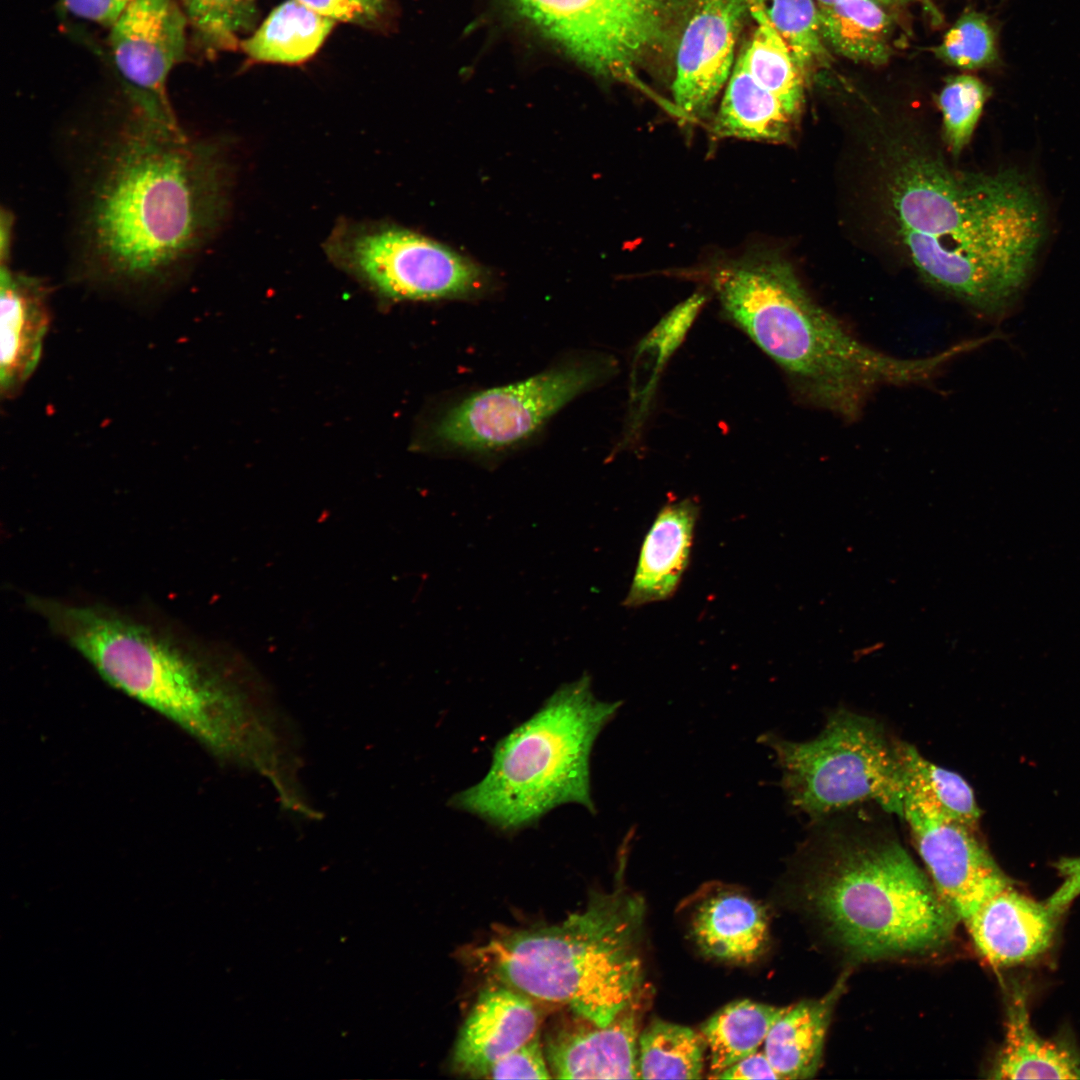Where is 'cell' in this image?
Returning a JSON list of instances; mask_svg holds the SVG:
<instances>
[{
    "instance_id": "8",
    "label": "cell",
    "mask_w": 1080,
    "mask_h": 1080,
    "mask_svg": "<svg viewBox=\"0 0 1080 1080\" xmlns=\"http://www.w3.org/2000/svg\"><path fill=\"white\" fill-rule=\"evenodd\" d=\"M758 740L774 754L788 805L810 823L865 804L902 818V741L877 719L841 708L809 740L792 741L774 732Z\"/></svg>"
},
{
    "instance_id": "40",
    "label": "cell",
    "mask_w": 1080,
    "mask_h": 1080,
    "mask_svg": "<svg viewBox=\"0 0 1080 1080\" xmlns=\"http://www.w3.org/2000/svg\"><path fill=\"white\" fill-rule=\"evenodd\" d=\"M716 1079H779L764 1051L759 1050L721 1071Z\"/></svg>"
},
{
    "instance_id": "6",
    "label": "cell",
    "mask_w": 1080,
    "mask_h": 1080,
    "mask_svg": "<svg viewBox=\"0 0 1080 1080\" xmlns=\"http://www.w3.org/2000/svg\"><path fill=\"white\" fill-rule=\"evenodd\" d=\"M643 918L641 897L617 889L559 923L498 932L470 959L498 983L606 1026L640 990Z\"/></svg>"
},
{
    "instance_id": "42",
    "label": "cell",
    "mask_w": 1080,
    "mask_h": 1080,
    "mask_svg": "<svg viewBox=\"0 0 1080 1080\" xmlns=\"http://www.w3.org/2000/svg\"><path fill=\"white\" fill-rule=\"evenodd\" d=\"M818 7L830 6L843 0H814ZM885 6L903 4L900 0H876Z\"/></svg>"
},
{
    "instance_id": "32",
    "label": "cell",
    "mask_w": 1080,
    "mask_h": 1080,
    "mask_svg": "<svg viewBox=\"0 0 1080 1080\" xmlns=\"http://www.w3.org/2000/svg\"><path fill=\"white\" fill-rule=\"evenodd\" d=\"M257 0H180L189 26L212 48H232L240 33L251 29Z\"/></svg>"
},
{
    "instance_id": "37",
    "label": "cell",
    "mask_w": 1080,
    "mask_h": 1080,
    "mask_svg": "<svg viewBox=\"0 0 1080 1080\" xmlns=\"http://www.w3.org/2000/svg\"><path fill=\"white\" fill-rule=\"evenodd\" d=\"M319 14L354 24H368L383 12L385 0H298Z\"/></svg>"
},
{
    "instance_id": "39",
    "label": "cell",
    "mask_w": 1080,
    "mask_h": 1080,
    "mask_svg": "<svg viewBox=\"0 0 1080 1080\" xmlns=\"http://www.w3.org/2000/svg\"><path fill=\"white\" fill-rule=\"evenodd\" d=\"M1054 866L1062 882L1045 903L1059 917L1080 895V856L1063 857Z\"/></svg>"
},
{
    "instance_id": "21",
    "label": "cell",
    "mask_w": 1080,
    "mask_h": 1080,
    "mask_svg": "<svg viewBox=\"0 0 1080 1080\" xmlns=\"http://www.w3.org/2000/svg\"><path fill=\"white\" fill-rule=\"evenodd\" d=\"M692 935L708 956L727 962L748 963L764 950L768 940L765 909L750 897L722 890L696 909Z\"/></svg>"
},
{
    "instance_id": "26",
    "label": "cell",
    "mask_w": 1080,
    "mask_h": 1080,
    "mask_svg": "<svg viewBox=\"0 0 1080 1080\" xmlns=\"http://www.w3.org/2000/svg\"><path fill=\"white\" fill-rule=\"evenodd\" d=\"M334 24L300 1L287 0L240 46L255 61L296 64L316 53Z\"/></svg>"
},
{
    "instance_id": "3",
    "label": "cell",
    "mask_w": 1080,
    "mask_h": 1080,
    "mask_svg": "<svg viewBox=\"0 0 1080 1080\" xmlns=\"http://www.w3.org/2000/svg\"><path fill=\"white\" fill-rule=\"evenodd\" d=\"M101 152L82 221L88 265L114 282L169 275L220 218L225 168L217 147L133 110Z\"/></svg>"
},
{
    "instance_id": "18",
    "label": "cell",
    "mask_w": 1080,
    "mask_h": 1080,
    "mask_svg": "<svg viewBox=\"0 0 1080 1080\" xmlns=\"http://www.w3.org/2000/svg\"><path fill=\"white\" fill-rule=\"evenodd\" d=\"M0 391L15 396L35 370L48 328L47 289L33 277L1 268Z\"/></svg>"
},
{
    "instance_id": "10",
    "label": "cell",
    "mask_w": 1080,
    "mask_h": 1080,
    "mask_svg": "<svg viewBox=\"0 0 1080 1080\" xmlns=\"http://www.w3.org/2000/svg\"><path fill=\"white\" fill-rule=\"evenodd\" d=\"M333 261L394 300L472 296L483 286L479 267L409 230L343 224L327 241Z\"/></svg>"
},
{
    "instance_id": "23",
    "label": "cell",
    "mask_w": 1080,
    "mask_h": 1080,
    "mask_svg": "<svg viewBox=\"0 0 1080 1080\" xmlns=\"http://www.w3.org/2000/svg\"><path fill=\"white\" fill-rule=\"evenodd\" d=\"M1006 1036L993 1079H1080V1055L1042 1038L1032 1027L1026 993L1015 987L1007 1007Z\"/></svg>"
},
{
    "instance_id": "25",
    "label": "cell",
    "mask_w": 1080,
    "mask_h": 1080,
    "mask_svg": "<svg viewBox=\"0 0 1080 1080\" xmlns=\"http://www.w3.org/2000/svg\"><path fill=\"white\" fill-rule=\"evenodd\" d=\"M886 7L876 0H843L818 7L824 43L854 62L886 64L893 53L894 33Z\"/></svg>"
},
{
    "instance_id": "7",
    "label": "cell",
    "mask_w": 1080,
    "mask_h": 1080,
    "mask_svg": "<svg viewBox=\"0 0 1080 1080\" xmlns=\"http://www.w3.org/2000/svg\"><path fill=\"white\" fill-rule=\"evenodd\" d=\"M621 705L597 699L588 674L561 686L498 741L487 774L450 804L503 832L524 829L567 803L594 814L590 756Z\"/></svg>"
},
{
    "instance_id": "34",
    "label": "cell",
    "mask_w": 1080,
    "mask_h": 1080,
    "mask_svg": "<svg viewBox=\"0 0 1080 1080\" xmlns=\"http://www.w3.org/2000/svg\"><path fill=\"white\" fill-rule=\"evenodd\" d=\"M910 752L940 809L952 819L978 829L981 810L970 785L959 774L927 760L912 744Z\"/></svg>"
},
{
    "instance_id": "9",
    "label": "cell",
    "mask_w": 1080,
    "mask_h": 1080,
    "mask_svg": "<svg viewBox=\"0 0 1080 1080\" xmlns=\"http://www.w3.org/2000/svg\"><path fill=\"white\" fill-rule=\"evenodd\" d=\"M616 368L614 358L588 354L525 381L472 394L433 422L429 440L438 448L462 452L511 447L534 434L580 393L609 378Z\"/></svg>"
},
{
    "instance_id": "41",
    "label": "cell",
    "mask_w": 1080,
    "mask_h": 1080,
    "mask_svg": "<svg viewBox=\"0 0 1080 1080\" xmlns=\"http://www.w3.org/2000/svg\"><path fill=\"white\" fill-rule=\"evenodd\" d=\"M12 215L8 212H3L1 216V264L5 265L9 257L11 234H12Z\"/></svg>"
},
{
    "instance_id": "30",
    "label": "cell",
    "mask_w": 1080,
    "mask_h": 1080,
    "mask_svg": "<svg viewBox=\"0 0 1080 1080\" xmlns=\"http://www.w3.org/2000/svg\"><path fill=\"white\" fill-rule=\"evenodd\" d=\"M757 6L788 46L808 84L816 74L830 68L832 57L819 26L814 0H748Z\"/></svg>"
},
{
    "instance_id": "4",
    "label": "cell",
    "mask_w": 1080,
    "mask_h": 1080,
    "mask_svg": "<svg viewBox=\"0 0 1080 1080\" xmlns=\"http://www.w3.org/2000/svg\"><path fill=\"white\" fill-rule=\"evenodd\" d=\"M857 808L810 823L794 863L807 911L856 961L943 947L958 919L893 825Z\"/></svg>"
},
{
    "instance_id": "35",
    "label": "cell",
    "mask_w": 1080,
    "mask_h": 1080,
    "mask_svg": "<svg viewBox=\"0 0 1080 1080\" xmlns=\"http://www.w3.org/2000/svg\"><path fill=\"white\" fill-rule=\"evenodd\" d=\"M643 54L665 39L670 20L684 0H608Z\"/></svg>"
},
{
    "instance_id": "36",
    "label": "cell",
    "mask_w": 1080,
    "mask_h": 1080,
    "mask_svg": "<svg viewBox=\"0 0 1080 1080\" xmlns=\"http://www.w3.org/2000/svg\"><path fill=\"white\" fill-rule=\"evenodd\" d=\"M544 1045L537 1033L491 1068L487 1077L493 1079H550L552 1078Z\"/></svg>"
},
{
    "instance_id": "33",
    "label": "cell",
    "mask_w": 1080,
    "mask_h": 1080,
    "mask_svg": "<svg viewBox=\"0 0 1080 1080\" xmlns=\"http://www.w3.org/2000/svg\"><path fill=\"white\" fill-rule=\"evenodd\" d=\"M933 52L938 59L962 70L990 67L999 58L993 26L976 11L962 14Z\"/></svg>"
},
{
    "instance_id": "1",
    "label": "cell",
    "mask_w": 1080,
    "mask_h": 1080,
    "mask_svg": "<svg viewBox=\"0 0 1080 1080\" xmlns=\"http://www.w3.org/2000/svg\"><path fill=\"white\" fill-rule=\"evenodd\" d=\"M25 604L111 687L181 728L217 760L276 782L301 738L260 673L231 649L151 610L26 594Z\"/></svg>"
},
{
    "instance_id": "19",
    "label": "cell",
    "mask_w": 1080,
    "mask_h": 1080,
    "mask_svg": "<svg viewBox=\"0 0 1080 1080\" xmlns=\"http://www.w3.org/2000/svg\"><path fill=\"white\" fill-rule=\"evenodd\" d=\"M699 515L692 498L671 501L658 512L644 538L626 607L670 598L688 566Z\"/></svg>"
},
{
    "instance_id": "22",
    "label": "cell",
    "mask_w": 1080,
    "mask_h": 1080,
    "mask_svg": "<svg viewBox=\"0 0 1080 1080\" xmlns=\"http://www.w3.org/2000/svg\"><path fill=\"white\" fill-rule=\"evenodd\" d=\"M846 975L822 997L804 1000L774 1022L763 1043L764 1053L779 1079H808L817 1072L833 1010L845 987Z\"/></svg>"
},
{
    "instance_id": "2",
    "label": "cell",
    "mask_w": 1080,
    "mask_h": 1080,
    "mask_svg": "<svg viewBox=\"0 0 1080 1080\" xmlns=\"http://www.w3.org/2000/svg\"><path fill=\"white\" fill-rule=\"evenodd\" d=\"M883 160L888 213L915 270L984 318L1009 316L1044 233L1033 186L1014 170L955 171L912 142L887 143Z\"/></svg>"
},
{
    "instance_id": "29",
    "label": "cell",
    "mask_w": 1080,
    "mask_h": 1080,
    "mask_svg": "<svg viewBox=\"0 0 1080 1080\" xmlns=\"http://www.w3.org/2000/svg\"><path fill=\"white\" fill-rule=\"evenodd\" d=\"M705 1047L703 1037L689 1027L655 1019L639 1035L640 1078H702Z\"/></svg>"
},
{
    "instance_id": "28",
    "label": "cell",
    "mask_w": 1080,
    "mask_h": 1080,
    "mask_svg": "<svg viewBox=\"0 0 1080 1080\" xmlns=\"http://www.w3.org/2000/svg\"><path fill=\"white\" fill-rule=\"evenodd\" d=\"M749 14L756 28L746 48L741 52L750 74L783 105L800 118L808 86L804 75L781 36L772 27L762 11L748 3Z\"/></svg>"
},
{
    "instance_id": "5",
    "label": "cell",
    "mask_w": 1080,
    "mask_h": 1080,
    "mask_svg": "<svg viewBox=\"0 0 1080 1080\" xmlns=\"http://www.w3.org/2000/svg\"><path fill=\"white\" fill-rule=\"evenodd\" d=\"M703 279L725 318L780 368L798 399L845 420L881 386L928 381L951 358L947 350L900 358L863 343L776 257L724 263Z\"/></svg>"
},
{
    "instance_id": "14",
    "label": "cell",
    "mask_w": 1080,
    "mask_h": 1080,
    "mask_svg": "<svg viewBox=\"0 0 1080 1080\" xmlns=\"http://www.w3.org/2000/svg\"><path fill=\"white\" fill-rule=\"evenodd\" d=\"M748 13V0H696L678 45L672 85L685 115L705 114L726 83Z\"/></svg>"
},
{
    "instance_id": "16",
    "label": "cell",
    "mask_w": 1080,
    "mask_h": 1080,
    "mask_svg": "<svg viewBox=\"0 0 1080 1080\" xmlns=\"http://www.w3.org/2000/svg\"><path fill=\"white\" fill-rule=\"evenodd\" d=\"M1058 916L1013 884L988 897L964 921L980 955L996 968L1032 960L1051 945Z\"/></svg>"
},
{
    "instance_id": "43",
    "label": "cell",
    "mask_w": 1080,
    "mask_h": 1080,
    "mask_svg": "<svg viewBox=\"0 0 1080 1080\" xmlns=\"http://www.w3.org/2000/svg\"><path fill=\"white\" fill-rule=\"evenodd\" d=\"M900 1L902 3H905V2H908V1H917V2L921 3L924 6V8L931 14V16L936 21L940 19V15L938 14L937 9L934 7V5L932 4V2L930 0H900Z\"/></svg>"
},
{
    "instance_id": "17",
    "label": "cell",
    "mask_w": 1080,
    "mask_h": 1080,
    "mask_svg": "<svg viewBox=\"0 0 1080 1080\" xmlns=\"http://www.w3.org/2000/svg\"><path fill=\"white\" fill-rule=\"evenodd\" d=\"M639 1033L632 1004L606 1026L563 1027L545 1042V1054L558 1079H638Z\"/></svg>"
},
{
    "instance_id": "38",
    "label": "cell",
    "mask_w": 1080,
    "mask_h": 1080,
    "mask_svg": "<svg viewBox=\"0 0 1080 1080\" xmlns=\"http://www.w3.org/2000/svg\"><path fill=\"white\" fill-rule=\"evenodd\" d=\"M135 0H60L64 13L109 30Z\"/></svg>"
},
{
    "instance_id": "31",
    "label": "cell",
    "mask_w": 1080,
    "mask_h": 1080,
    "mask_svg": "<svg viewBox=\"0 0 1080 1080\" xmlns=\"http://www.w3.org/2000/svg\"><path fill=\"white\" fill-rule=\"evenodd\" d=\"M991 94L979 78L960 74L946 80L938 95L943 136L949 151L958 156L968 145Z\"/></svg>"
},
{
    "instance_id": "11",
    "label": "cell",
    "mask_w": 1080,
    "mask_h": 1080,
    "mask_svg": "<svg viewBox=\"0 0 1080 1080\" xmlns=\"http://www.w3.org/2000/svg\"><path fill=\"white\" fill-rule=\"evenodd\" d=\"M903 741L906 768L903 816L914 846L940 898L964 922L991 895L1013 884L976 828L944 813Z\"/></svg>"
},
{
    "instance_id": "20",
    "label": "cell",
    "mask_w": 1080,
    "mask_h": 1080,
    "mask_svg": "<svg viewBox=\"0 0 1080 1080\" xmlns=\"http://www.w3.org/2000/svg\"><path fill=\"white\" fill-rule=\"evenodd\" d=\"M705 302V294H692L666 313L636 346L631 364L627 415L620 449L633 448L639 442L649 419L662 373L683 343Z\"/></svg>"
},
{
    "instance_id": "27",
    "label": "cell",
    "mask_w": 1080,
    "mask_h": 1080,
    "mask_svg": "<svg viewBox=\"0 0 1080 1080\" xmlns=\"http://www.w3.org/2000/svg\"><path fill=\"white\" fill-rule=\"evenodd\" d=\"M786 1007L750 1000L732 1002L702 1026L701 1034L709 1050L710 1078L758 1051L774 1022Z\"/></svg>"
},
{
    "instance_id": "24",
    "label": "cell",
    "mask_w": 1080,
    "mask_h": 1080,
    "mask_svg": "<svg viewBox=\"0 0 1080 1080\" xmlns=\"http://www.w3.org/2000/svg\"><path fill=\"white\" fill-rule=\"evenodd\" d=\"M798 121L750 74L740 55L715 119L714 133L719 137L785 143L791 139Z\"/></svg>"
},
{
    "instance_id": "15",
    "label": "cell",
    "mask_w": 1080,
    "mask_h": 1080,
    "mask_svg": "<svg viewBox=\"0 0 1080 1080\" xmlns=\"http://www.w3.org/2000/svg\"><path fill=\"white\" fill-rule=\"evenodd\" d=\"M540 1020L528 995L498 982L484 988L457 1037L455 1071L487 1076L495 1063L539 1033Z\"/></svg>"
},
{
    "instance_id": "12",
    "label": "cell",
    "mask_w": 1080,
    "mask_h": 1080,
    "mask_svg": "<svg viewBox=\"0 0 1080 1080\" xmlns=\"http://www.w3.org/2000/svg\"><path fill=\"white\" fill-rule=\"evenodd\" d=\"M188 26L180 0H135L108 30L112 63L133 109L172 127L180 126L167 81L185 56Z\"/></svg>"
},
{
    "instance_id": "13",
    "label": "cell",
    "mask_w": 1080,
    "mask_h": 1080,
    "mask_svg": "<svg viewBox=\"0 0 1080 1080\" xmlns=\"http://www.w3.org/2000/svg\"><path fill=\"white\" fill-rule=\"evenodd\" d=\"M519 12L592 72L636 80L644 55L608 0H512Z\"/></svg>"
}]
</instances>
